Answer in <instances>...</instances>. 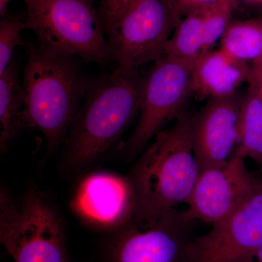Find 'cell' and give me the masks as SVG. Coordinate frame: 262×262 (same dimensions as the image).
<instances>
[{"mask_svg":"<svg viewBox=\"0 0 262 262\" xmlns=\"http://www.w3.org/2000/svg\"><path fill=\"white\" fill-rule=\"evenodd\" d=\"M98 0H27L26 28L45 47L83 61L104 63L111 51Z\"/></svg>","mask_w":262,"mask_h":262,"instance_id":"5b68a950","label":"cell"},{"mask_svg":"<svg viewBox=\"0 0 262 262\" xmlns=\"http://www.w3.org/2000/svg\"><path fill=\"white\" fill-rule=\"evenodd\" d=\"M254 64L257 65L259 68H261L262 70V56H261V58H259V59L257 61L254 62Z\"/></svg>","mask_w":262,"mask_h":262,"instance_id":"484cf974","label":"cell"},{"mask_svg":"<svg viewBox=\"0 0 262 262\" xmlns=\"http://www.w3.org/2000/svg\"><path fill=\"white\" fill-rule=\"evenodd\" d=\"M26 28L25 18L7 14L0 20V74L3 73L13 58L15 48L22 42V31Z\"/></svg>","mask_w":262,"mask_h":262,"instance_id":"d6986e66","label":"cell"},{"mask_svg":"<svg viewBox=\"0 0 262 262\" xmlns=\"http://www.w3.org/2000/svg\"><path fill=\"white\" fill-rule=\"evenodd\" d=\"M204 25L202 10L181 19L165 47V55L194 63L204 54Z\"/></svg>","mask_w":262,"mask_h":262,"instance_id":"e0dca14e","label":"cell"},{"mask_svg":"<svg viewBox=\"0 0 262 262\" xmlns=\"http://www.w3.org/2000/svg\"><path fill=\"white\" fill-rule=\"evenodd\" d=\"M181 16L192 12L205 9L208 7L219 4L226 0H172Z\"/></svg>","mask_w":262,"mask_h":262,"instance_id":"44dd1931","label":"cell"},{"mask_svg":"<svg viewBox=\"0 0 262 262\" xmlns=\"http://www.w3.org/2000/svg\"><path fill=\"white\" fill-rule=\"evenodd\" d=\"M24 127L39 131L51 155L64 143L83 101L89 79L80 58L42 46L24 43Z\"/></svg>","mask_w":262,"mask_h":262,"instance_id":"7a4b0ae2","label":"cell"},{"mask_svg":"<svg viewBox=\"0 0 262 262\" xmlns=\"http://www.w3.org/2000/svg\"><path fill=\"white\" fill-rule=\"evenodd\" d=\"M248 81L249 82V85L256 90L258 96L262 100V70L254 63L252 67H250Z\"/></svg>","mask_w":262,"mask_h":262,"instance_id":"7402d4cb","label":"cell"},{"mask_svg":"<svg viewBox=\"0 0 262 262\" xmlns=\"http://www.w3.org/2000/svg\"><path fill=\"white\" fill-rule=\"evenodd\" d=\"M262 244V177L228 218L193 241L191 262H239Z\"/></svg>","mask_w":262,"mask_h":262,"instance_id":"8fae6325","label":"cell"},{"mask_svg":"<svg viewBox=\"0 0 262 262\" xmlns=\"http://www.w3.org/2000/svg\"><path fill=\"white\" fill-rule=\"evenodd\" d=\"M181 17L172 0H138L105 30L113 60L127 69L158 61Z\"/></svg>","mask_w":262,"mask_h":262,"instance_id":"8992f818","label":"cell"},{"mask_svg":"<svg viewBox=\"0 0 262 262\" xmlns=\"http://www.w3.org/2000/svg\"><path fill=\"white\" fill-rule=\"evenodd\" d=\"M193 66L166 55L154 62L144 77L139 120L124 146L127 159L140 154L169 122L182 115L192 94Z\"/></svg>","mask_w":262,"mask_h":262,"instance_id":"ba28073f","label":"cell"},{"mask_svg":"<svg viewBox=\"0 0 262 262\" xmlns=\"http://www.w3.org/2000/svg\"><path fill=\"white\" fill-rule=\"evenodd\" d=\"M233 1L235 2L236 0H233ZM238 1H244L248 2V3H257V4H260L262 5V0H238Z\"/></svg>","mask_w":262,"mask_h":262,"instance_id":"d4e9b609","label":"cell"},{"mask_svg":"<svg viewBox=\"0 0 262 262\" xmlns=\"http://www.w3.org/2000/svg\"><path fill=\"white\" fill-rule=\"evenodd\" d=\"M239 262H262V244L251 254Z\"/></svg>","mask_w":262,"mask_h":262,"instance_id":"603a6c76","label":"cell"},{"mask_svg":"<svg viewBox=\"0 0 262 262\" xmlns=\"http://www.w3.org/2000/svg\"><path fill=\"white\" fill-rule=\"evenodd\" d=\"M11 0H0V15L2 18L8 14V5ZM24 3H27V0H21Z\"/></svg>","mask_w":262,"mask_h":262,"instance_id":"cb8c5ba5","label":"cell"},{"mask_svg":"<svg viewBox=\"0 0 262 262\" xmlns=\"http://www.w3.org/2000/svg\"><path fill=\"white\" fill-rule=\"evenodd\" d=\"M220 49L236 61H257L262 56V20L231 21L221 39Z\"/></svg>","mask_w":262,"mask_h":262,"instance_id":"2e32d148","label":"cell"},{"mask_svg":"<svg viewBox=\"0 0 262 262\" xmlns=\"http://www.w3.org/2000/svg\"><path fill=\"white\" fill-rule=\"evenodd\" d=\"M233 0H226L202 10L204 25L205 53L211 51L215 43L222 39L231 22Z\"/></svg>","mask_w":262,"mask_h":262,"instance_id":"ac0fdd59","label":"cell"},{"mask_svg":"<svg viewBox=\"0 0 262 262\" xmlns=\"http://www.w3.org/2000/svg\"><path fill=\"white\" fill-rule=\"evenodd\" d=\"M138 0H98V10L104 31L115 23ZM106 34V33H105Z\"/></svg>","mask_w":262,"mask_h":262,"instance_id":"ffe728a7","label":"cell"},{"mask_svg":"<svg viewBox=\"0 0 262 262\" xmlns=\"http://www.w3.org/2000/svg\"><path fill=\"white\" fill-rule=\"evenodd\" d=\"M144 77L118 67L89 80L87 92L64 141L61 169L75 173L113 149L139 116Z\"/></svg>","mask_w":262,"mask_h":262,"instance_id":"6da1fadb","label":"cell"},{"mask_svg":"<svg viewBox=\"0 0 262 262\" xmlns=\"http://www.w3.org/2000/svg\"><path fill=\"white\" fill-rule=\"evenodd\" d=\"M0 242L13 262H70L61 215L35 186L19 199L1 187Z\"/></svg>","mask_w":262,"mask_h":262,"instance_id":"277c9868","label":"cell"},{"mask_svg":"<svg viewBox=\"0 0 262 262\" xmlns=\"http://www.w3.org/2000/svg\"><path fill=\"white\" fill-rule=\"evenodd\" d=\"M241 101L235 95L211 98L193 116V149L200 168L225 163L235 152Z\"/></svg>","mask_w":262,"mask_h":262,"instance_id":"7c38bea8","label":"cell"},{"mask_svg":"<svg viewBox=\"0 0 262 262\" xmlns=\"http://www.w3.org/2000/svg\"><path fill=\"white\" fill-rule=\"evenodd\" d=\"M255 177L237 151L225 163L201 169L186 213L195 222L221 223L251 195Z\"/></svg>","mask_w":262,"mask_h":262,"instance_id":"9c48e42d","label":"cell"},{"mask_svg":"<svg viewBox=\"0 0 262 262\" xmlns=\"http://www.w3.org/2000/svg\"><path fill=\"white\" fill-rule=\"evenodd\" d=\"M70 207L90 228L108 234L116 232L135 215L128 177L106 170L86 174L74 189Z\"/></svg>","mask_w":262,"mask_h":262,"instance_id":"30bf717a","label":"cell"},{"mask_svg":"<svg viewBox=\"0 0 262 262\" xmlns=\"http://www.w3.org/2000/svg\"><path fill=\"white\" fill-rule=\"evenodd\" d=\"M24 91L18 63L13 58L0 74V150L6 151L17 134L24 128L22 113Z\"/></svg>","mask_w":262,"mask_h":262,"instance_id":"5bb4252c","label":"cell"},{"mask_svg":"<svg viewBox=\"0 0 262 262\" xmlns=\"http://www.w3.org/2000/svg\"><path fill=\"white\" fill-rule=\"evenodd\" d=\"M193 116L183 113L140 153L130 173L134 220L151 222L187 204L201 168L193 149Z\"/></svg>","mask_w":262,"mask_h":262,"instance_id":"3957f363","label":"cell"},{"mask_svg":"<svg viewBox=\"0 0 262 262\" xmlns=\"http://www.w3.org/2000/svg\"><path fill=\"white\" fill-rule=\"evenodd\" d=\"M250 67L236 61L222 50L202 55L192 69V93L201 98L232 96L244 81Z\"/></svg>","mask_w":262,"mask_h":262,"instance_id":"4fadbf2b","label":"cell"},{"mask_svg":"<svg viewBox=\"0 0 262 262\" xmlns=\"http://www.w3.org/2000/svg\"><path fill=\"white\" fill-rule=\"evenodd\" d=\"M194 222L178 209L151 222L133 219L108 234L103 258L106 262H191Z\"/></svg>","mask_w":262,"mask_h":262,"instance_id":"52a82bcc","label":"cell"},{"mask_svg":"<svg viewBox=\"0 0 262 262\" xmlns=\"http://www.w3.org/2000/svg\"><path fill=\"white\" fill-rule=\"evenodd\" d=\"M236 151L256 162L262 170V100L251 85L241 101Z\"/></svg>","mask_w":262,"mask_h":262,"instance_id":"9a60e30c","label":"cell"}]
</instances>
